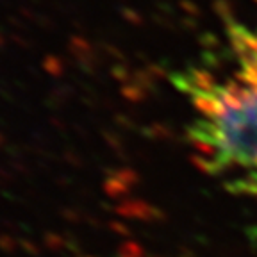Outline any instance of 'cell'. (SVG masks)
<instances>
[{
	"label": "cell",
	"mask_w": 257,
	"mask_h": 257,
	"mask_svg": "<svg viewBox=\"0 0 257 257\" xmlns=\"http://www.w3.org/2000/svg\"><path fill=\"white\" fill-rule=\"evenodd\" d=\"M195 109L189 140L209 173L229 177V186L257 198V86L237 75L220 80L189 68L173 77Z\"/></svg>",
	"instance_id": "obj_1"
},
{
	"label": "cell",
	"mask_w": 257,
	"mask_h": 257,
	"mask_svg": "<svg viewBox=\"0 0 257 257\" xmlns=\"http://www.w3.org/2000/svg\"><path fill=\"white\" fill-rule=\"evenodd\" d=\"M227 34L230 47L239 64L236 75L257 86V31H250L245 25L237 24L234 18L227 20Z\"/></svg>",
	"instance_id": "obj_2"
}]
</instances>
